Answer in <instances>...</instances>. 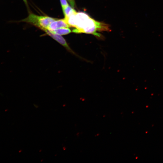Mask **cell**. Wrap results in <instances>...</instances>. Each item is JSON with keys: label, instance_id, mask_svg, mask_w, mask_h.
I'll use <instances>...</instances> for the list:
<instances>
[{"label": "cell", "instance_id": "277c9868", "mask_svg": "<svg viewBox=\"0 0 163 163\" xmlns=\"http://www.w3.org/2000/svg\"><path fill=\"white\" fill-rule=\"evenodd\" d=\"M70 27L71 26L64 18L60 19H57L50 24L47 29L49 31H53L60 28Z\"/></svg>", "mask_w": 163, "mask_h": 163}, {"label": "cell", "instance_id": "8992f818", "mask_svg": "<svg viewBox=\"0 0 163 163\" xmlns=\"http://www.w3.org/2000/svg\"><path fill=\"white\" fill-rule=\"evenodd\" d=\"M50 31L52 33L61 36L67 34L71 32V30L68 27L60 28L53 31Z\"/></svg>", "mask_w": 163, "mask_h": 163}, {"label": "cell", "instance_id": "7a4b0ae2", "mask_svg": "<svg viewBox=\"0 0 163 163\" xmlns=\"http://www.w3.org/2000/svg\"><path fill=\"white\" fill-rule=\"evenodd\" d=\"M57 19L47 16H39L30 13L27 18L20 21L29 23L43 30L47 29L50 24Z\"/></svg>", "mask_w": 163, "mask_h": 163}, {"label": "cell", "instance_id": "ba28073f", "mask_svg": "<svg viewBox=\"0 0 163 163\" xmlns=\"http://www.w3.org/2000/svg\"><path fill=\"white\" fill-rule=\"evenodd\" d=\"M69 2L72 7L73 8H75V0H68Z\"/></svg>", "mask_w": 163, "mask_h": 163}, {"label": "cell", "instance_id": "9c48e42d", "mask_svg": "<svg viewBox=\"0 0 163 163\" xmlns=\"http://www.w3.org/2000/svg\"><path fill=\"white\" fill-rule=\"evenodd\" d=\"M24 2V3H25L26 5V6L27 7V8H29V6L28 5L27 2V0H23Z\"/></svg>", "mask_w": 163, "mask_h": 163}, {"label": "cell", "instance_id": "52a82bcc", "mask_svg": "<svg viewBox=\"0 0 163 163\" xmlns=\"http://www.w3.org/2000/svg\"><path fill=\"white\" fill-rule=\"evenodd\" d=\"M62 8L65 7L69 5L66 0H60Z\"/></svg>", "mask_w": 163, "mask_h": 163}, {"label": "cell", "instance_id": "6da1fadb", "mask_svg": "<svg viewBox=\"0 0 163 163\" xmlns=\"http://www.w3.org/2000/svg\"><path fill=\"white\" fill-rule=\"evenodd\" d=\"M110 26L104 23L97 21L90 17L83 23L78 33H85L93 34L100 37L101 35L97 31H110Z\"/></svg>", "mask_w": 163, "mask_h": 163}, {"label": "cell", "instance_id": "5b68a950", "mask_svg": "<svg viewBox=\"0 0 163 163\" xmlns=\"http://www.w3.org/2000/svg\"><path fill=\"white\" fill-rule=\"evenodd\" d=\"M65 18H67L70 16L76 14L77 12L73 8L68 5L62 8Z\"/></svg>", "mask_w": 163, "mask_h": 163}, {"label": "cell", "instance_id": "3957f363", "mask_svg": "<svg viewBox=\"0 0 163 163\" xmlns=\"http://www.w3.org/2000/svg\"><path fill=\"white\" fill-rule=\"evenodd\" d=\"M48 35L50 36L53 38L59 43L65 47L69 51L72 53L75 54V53L72 50L69 46L65 40L61 35L54 34L51 32L47 29L43 30Z\"/></svg>", "mask_w": 163, "mask_h": 163}]
</instances>
